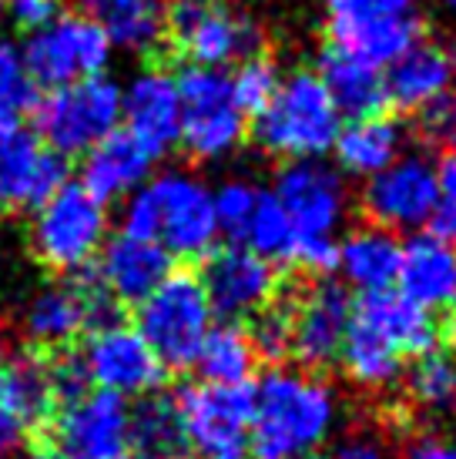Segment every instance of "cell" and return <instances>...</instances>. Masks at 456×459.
<instances>
[{
    "mask_svg": "<svg viewBox=\"0 0 456 459\" xmlns=\"http://www.w3.org/2000/svg\"><path fill=\"white\" fill-rule=\"evenodd\" d=\"M359 202L369 225L417 235L430 225L436 212V165L426 154L403 152L393 165L366 178Z\"/></svg>",
    "mask_w": 456,
    "mask_h": 459,
    "instance_id": "cell-16",
    "label": "cell"
},
{
    "mask_svg": "<svg viewBox=\"0 0 456 459\" xmlns=\"http://www.w3.org/2000/svg\"><path fill=\"white\" fill-rule=\"evenodd\" d=\"M319 81L326 84L332 104L342 117L380 115L386 108V84L382 67L369 65L355 54H346L339 48H326L319 57Z\"/></svg>",
    "mask_w": 456,
    "mask_h": 459,
    "instance_id": "cell-29",
    "label": "cell"
},
{
    "mask_svg": "<svg viewBox=\"0 0 456 459\" xmlns=\"http://www.w3.org/2000/svg\"><path fill=\"white\" fill-rule=\"evenodd\" d=\"M64 185V158L21 121H0V215L34 212Z\"/></svg>",
    "mask_w": 456,
    "mask_h": 459,
    "instance_id": "cell-19",
    "label": "cell"
},
{
    "mask_svg": "<svg viewBox=\"0 0 456 459\" xmlns=\"http://www.w3.org/2000/svg\"><path fill=\"white\" fill-rule=\"evenodd\" d=\"M94 262H98L94 279L101 281L104 292L114 302H131V306H138L145 295H152L171 275V255L165 248L131 231L108 238Z\"/></svg>",
    "mask_w": 456,
    "mask_h": 459,
    "instance_id": "cell-22",
    "label": "cell"
},
{
    "mask_svg": "<svg viewBox=\"0 0 456 459\" xmlns=\"http://www.w3.org/2000/svg\"><path fill=\"white\" fill-rule=\"evenodd\" d=\"M77 13L111 40V48L148 54L165 40L168 0H75Z\"/></svg>",
    "mask_w": 456,
    "mask_h": 459,
    "instance_id": "cell-27",
    "label": "cell"
},
{
    "mask_svg": "<svg viewBox=\"0 0 456 459\" xmlns=\"http://www.w3.org/2000/svg\"><path fill=\"white\" fill-rule=\"evenodd\" d=\"M239 245L252 248L255 255H262L266 262H272V265H292V262H295L299 238H295V229H292L289 215H285L282 204L272 198V192H262L252 218H249V225L241 231Z\"/></svg>",
    "mask_w": 456,
    "mask_h": 459,
    "instance_id": "cell-33",
    "label": "cell"
},
{
    "mask_svg": "<svg viewBox=\"0 0 456 459\" xmlns=\"http://www.w3.org/2000/svg\"><path fill=\"white\" fill-rule=\"evenodd\" d=\"M0 389H4V395L11 399L13 406L21 409V416L31 426L48 420L54 409L61 406L51 362L40 356H21L13 359L11 366H4L0 369Z\"/></svg>",
    "mask_w": 456,
    "mask_h": 459,
    "instance_id": "cell-32",
    "label": "cell"
},
{
    "mask_svg": "<svg viewBox=\"0 0 456 459\" xmlns=\"http://www.w3.org/2000/svg\"><path fill=\"white\" fill-rule=\"evenodd\" d=\"M446 61H450V71H453V81H456V40L446 48Z\"/></svg>",
    "mask_w": 456,
    "mask_h": 459,
    "instance_id": "cell-45",
    "label": "cell"
},
{
    "mask_svg": "<svg viewBox=\"0 0 456 459\" xmlns=\"http://www.w3.org/2000/svg\"><path fill=\"white\" fill-rule=\"evenodd\" d=\"M262 198V188L249 178H225L218 188H212V204H215V221L222 235L241 238V231L252 218L255 204Z\"/></svg>",
    "mask_w": 456,
    "mask_h": 459,
    "instance_id": "cell-38",
    "label": "cell"
},
{
    "mask_svg": "<svg viewBox=\"0 0 456 459\" xmlns=\"http://www.w3.org/2000/svg\"><path fill=\"white\" fill-rule=\"evenodd\" d=\"M329 48L386 67L423 40L419 0H326Z\"/></svg>",
    "mask_w": 456,
    "mask_h": 459,
    "instance_id": "cell-11",
    "label": "cell"
},
{
    "mask_svg": "<svg viewBox=\"0 0 456 459\" xmlns=\"http://www.w3.org/2000/svg\"><path fill=\"white\" fill-rule=\"evenodd\" d=\"M406 148V134L390 115H363L342 121L339 138L332 144V154L339 161L342 175L373 178L376 171L393 165Z\"/></svg>",
    "mask_w": 456,
    "mask_h": 459,
    "instance_id": "cell-28",
    "label": "cell"
},
{
    "mask_svg": "<svg viewBox=\"0 0 456 459\" xmlns=\"http://www.w3.org/2000/svg\"><path fill=\"white\" fill-rule=\"evenodd\" d=\"M198 279L215 319L222 322L252 319L259 308L276 299V265L239 242L212 248Z\"/></svg>",
    "mask_w": 456,
    "mask_h": 459,
    "instance_id": "cell-18",
    "label": "cell"
},
{
    "mask_svg": "<svg viewBox=\"0 0 456 459\" xmlns=\"http://www.w3.org/2000/svg\"><path fill=\"white\" fill-rule=\"evenodd\" d=\"M75 359L84 383L121 399H145L165 383V366L141 339V332L118 319L91 329Z\"/></svg>",
    "mask_w": 456,
    "mask_h": 459,
    "instance_id": "cell-14",
    "label": "cell"
},
{
    "mask_svg": "<svg viewBox=\"0 0 456 459\" xmlns=\"http://www.w3.org/2000/svg\"><path fill=\"white\" fill-rule=\"evenodd\" d=\"M7 13L24 34H31L38 27L51 24L54 17L61 13V4L57 0H7Z\"/></svg>",
    "mask_w": 456,
    "mask_h": 459,
    "instance_id": "cell-43",
    "label": "cell"
},
{
    "mask_svg": "<svg viewBox=\"0 0 456 459\" xmlns=\"http://www.w3.org/2000/svg\"><path fill=\"white\" fill-rule=\"evenodd\" d=\"M406 393L426 416H446L456 406V359L430 349L406 372Z\"/></svg>",
    "mask_w": 456,
    "mask_h": 459,
    "instance_id": "cell-34",
    "label": "cell"
},
{
    "mask_svg": "<svg viewBox=\"0 0 456 459\" xmlns=\"http://www.w3.org/2000/svg\"><path fill=\"white\" fill-rule=\"evenodd\" d=\"M423 131L433 144H440L446 152H456V98L446 94L443 101L423 111Z\"/></svg>",
    "mask_w": 456,
    "mask_h": 459,
    "instance_id": "cell-42",
    "label": "cell"
},
{
    "mask_svg": "<svg viewBox=\"0 0 456 459\" xmlns=\"http://www.w3.org/2000/svg\"><path fill=\"white\" fill-rule=\"evenodd\" d=\"M27 436H31V422L0 389V459H17V453H24Z\"/></svg>",
    "mask_w": 456,
    "mask_h": 459,
    "instance_id": "cell-41",
    "label": "cell"
},
{
    "mask_svg": "<svg viewBox=\"0 0 456 459\" xmlns=\"http://www.w3.org/2000/svg\"><path fill=\"white\" fill-rule=\"evenodd\" d=\"M131 443L138 453L158 459H185L191 453L185 426L178 416L175 395H145L138 409H131Z\"/></svg>",
    "mask_w": 456,
    "mask_h": 459,
    "instance_id": "cell-31",
    "label": "cell"
},
{
    "mask_svg": "<svg viewBox=\"0 0 456 459\" xmlns=\"http://www.w3.org/2000/svg\"><path fill=\"white\" fill-rule=\"evenodd\" d=\"M433 231L456 245V152L436 165V212H433Z\"/></svg>",
    "mask_w": 456,
    "mask_h": 459,
    "instance_id": "cell-39",
    "label": "cell"
},
{
    "mask_svg": "<svg viewBox=\"0 0 456 459\" xmlns=\"http://www.w3.org/2000/svg\"><path fill=\"white\" fill-rule=\"evenodd\" d=\"M450 325H453V332H456V299H453V306H450Z\"/></svg>",
    "mask_w": 456,
    "mask_h": 459,
    "instance_id": "cell-47",
    "label": "cell"
},
{
    "mask_svg": "<svg viewBox=\"0 0 456 459\" xmlns=\"http://www.w3.org/2000/svg\"><path fill=\"white\" fill-rule=\"evenodd\" d=\"M154 158L138 141L114 131L101 144H94L84 161H81V185L88 188L101 204L108 202H125L131 192H138L145 181L152 178Z\"/></svg>",
    "mask_w": 456,
    "mask_h": 459,
    "instance_id": "cell-26",
    "label": "cell"
},
{
    "mask_svg": "<svg viewBox=\"0 0 456 459\" xmlns=\"http://www.w3.org/2000/svg\"><path fill=\"white\" fill-rule=\"evenodd\" d=\"M121 125L154 161L178 148L181 98L178 81L162 67H145L121 88Z\"/></svg>",
    "mask_w": 456,
    "mask_h": 459,
    "instance_id": "cell-20",
    "label": "cell"
},
{
    "mask_svg": "<svg viewBox=\"0 0 456 459\" xmlns=\"http://www.w3.org/2000/svg\"><path fill=\"white\" fill-rule=\"evenodd\" d=\"M342 403L322 376L272 369L252 385L249 459H322L339 429Z\"/></svg>",
    "mask_w": 456,
    "mask_h": 459,
    "instance_id": "cell-1",
    "label": "cell"
},
{
    "mask_svg": "<svg viewBox=\"0 0 456 459\" xmlns=\"http://www.w3.org/2000/svg\"><path fill=\"white\" fill-rule=\"evenodd\" d=\"M382 84H386V104H396L409 115H423L426 108L443 101L456 81L446 61V48L417 40L393 65H386Z\"/></svg>",
    "mask_w": 456,
    "mask_h": 459,
    "instance_id": "cell-24",
    "label": "cell"
},
{
    "mask_svg": "<svg viewBox=\"0 0 456 459\" xmlns=\"http://www.w3.org/2000/svg\"><path fill=\"white\" fill-rule=\"evenodd\" d=\"M31 252L57 275L88 268L108 242V208L84 185H57L31 218Z\"/></svg>",
    "mask_w": 456,
    "mask_h": 459,
    "instance_id": "cell-6",
    "label": "cell"
},
{
    "mask_svg": "<svg viewBox=\"0 0 456 459\" xmlns=\"http://www.w3.org/2000/svg\"><path fill=\"white\" fill-rule=\"evenodd\" d=\"M453 446H456V443H453Z\"/></svg>",
    "mask_w": 456,
    "mask_h": 459,
    "instance_id": "cell-51",
    "label": "cell"
},
{
    "mask_svg": "<svg viewBox=\"0 0 456 459\" xmlns=\"http://www.w3.org/2000/svg\"><path fill=\"white\" fill-rule=\"evenodd\" d=\"M396 459H456V446L443 436H413Z\"/></svg>",
    "mask_w": 456,
    "mask_h": 459,
    "instance_id": "cell-44",
    "label": "cell"
},
{
    "mask_svg": "<svg viewBox=\"0 0 456 459\" xmlns=\"http://www.w3.org/2000/svg\"><path fill=\"white\" fill-rule=\"evenodd\" d=\"M215 312L208 306L202 279L191 272H171L152 295L138 302L135 329L165 369H189L202 349Z\"/></svg>",
    "mask_w": 456,
    "mask_h": 459,
    "instance_id": "cell-8",
    "label": "cell"
},
{
    "mask_svg": "<svg viewBox=\"0 0 456 459\" xmlns=\"http://www.w3.org/2000/svg\"><path fill=\"white\" fill-rule=\"evenodd\" d=\"M399 255H403V242L396 231H386L380 225H359V229L339 235L336 268H339L346 289L373 295L396 285Z\"/></svg>",
    "mask_w": 456,
    "mask_h": 459,
    "instance_id": "cell-25",
    "label": "cell"
},
{
    "mask_svg": "<svg viewBox=\"0 0 456 459\" xmlns=\"http://www.w3.org/2000/svg\"><path fill=\"white\" fill-rule=\"evenodd\" d=\"M0 13H4V0H0Z\"/></svg>",
    "mask_w": 456,
    "mask_h": 459,
    "instance_id": "cell-50",
    "label": "cell"
},
{
    "mask_svg": "<svg viewBox=\"0 0 456 459\" xmlns=\"http://www.w3.org/2000/svg\"><path fill=\"white\" fill-rule=\"evenodd\" d=\"M342 115L316 71L282 74L276 94L255 115L252 141L279 161H322L339 138Z\"/></svg>",
    "mask_w": 456,
    "mask_h": 459,
    "instance_id": "cell-5",
    "label": "cell"
},
{
    "mask_svg": "<svg viewBox=\"0 0 456 459\" xmlns=\"http://www.w3.org/2000/svg\"><path fill=\"white\" fill-rule=\"evenodd\" d=\"M353 316V295L339 281L322 279L292 302V359L303 369H326L339 359L346 325Z\"/></svg>",
    "mask_w": 456,
    "mask_h": 459,
    "instance_id": "cell-21",
    "label": "cell"
},
{
    "mask_svg": "<svg viewBox=\"0 0 456 459\" xmlns=\"http://www.w3.org/2000/svg\"><path fill=\"white\" fill-rule=\"evenodd\" d=\"M4 345H7V339H4V325H0V359H4Z\"/></svg>",
    "mask_w": 456,
    "mask_h": 459,
    "instance_id": "cell-48",
    "label": "cell"
},
{
    "mask_svg": "<svg viewBox=\"0 0 456 459\" xmlns=\"http://www.w3.org/2000/svg\"><path fill=\"white\" fill-rule=\"evenodd\" d=\"M440 322L399 292L359 295L346 325L339 359L346 379L366 393H382L403 379L406 359L436 349Z\"/></svg>",
    "mask_w": 456,
    "mask_h": 459,
    "instance_id": "cell-2",
    "label": "cell"
},
{
    "mask_svg": "<svg viewBox=\"0 0 456 459\" xmlns=\"http://www.w3.org/2000/svg\"><path fill=\"white\" fill-rule=\"evenodd\" d=\"M38 104V84L31 81L21 51L0 44V121H21Z\"/></svg>",
    "mask_w": 456,
    "mask_h": 459,
    "instance_id": "cell-37",
    "label": "cell"
},
{
    "mask_svg": "<svg viewBox=\"0 0 456 459\" xmlns=\"http://www.w3.org/2000/svg\"><path fill=\"white\" fill-rule=\"evenodd\" d=\"M111 295L101 289L98 279H61L38 285L21 306V332L34 349H64L75 339L88 335L114 316Z\"/></svg>",
    "mask_w": 456,
    "mask_h": 459,
    "instance_id": "cell-12",
    "label": "cell"
},
{
    "mask_svg": "<svg viewBox=\"0 0 456 459\" xmlns=\"http://www.w3.org/2000/svg\"><path fill=\"white\" fill-rule=\"evenodd\" d=\"M326 459H396V453L376 429H353L339 443H332Z\"/></svg>",
    "mask_w": 456,
    "mask_h": 459,
    "instance_id": "cell-40",
    "label": "cell"
},
{
    "mask_svg": "<svg viewBox=\"0 0 456 459\" xmlns=\"http://www.w3.org/2000/svg\"><path fill=\"white\" fill-rule=\"evenodd\" d=\"M131 403L121 395L84 389L61 403L54 420L57 459H125L131 453Z\"/></svg>",
    "mask_w": 456,
    "mask_h": 459,
    "instance_id": "cell-17",
    "label": "cell"
},
{
    "mask_svg": "<svg viewBox=\"0 0 456 459\" xmlns=\"http://www.w3.org/2000/svg\"><path fill=\"white\" fill-rule=\"evenodd\" d=\"M165 38L195 67L241 65L262 54V24L235 0H168Z\"/></svg>",
    "mask_w": 456,
    "mask_h": 459,
    "instance_id": "cell-7",
    "label": "cell"
},
{
    "mask_svg": "<svg viewBox=\"0 0 456 459\" xmlns=\"http://www.w3.org/2000/svg\"><path fill=\"white\" fill-rule=\"evenodd\" d=\"M396 285L403 299L426 312L450 308L456 299V245L436 231H417L413 238H406Z\"/></svg>",
    "mask_w": 456,
    "mask_h": 459,
    "instance_id": "cell-23",
    "label": "cell"
},
{
    "mask_svg": "<svg viewBox=\"0 0 456 459\" xmlns=\"http://www.w3.org/2000/svg\"><path fill=\"white\" fill-rule=\"evenodd\" d=\"M111 40L81 13H57L51 24L31 30L21 48L27 74L38 88H64L104 74L111 65Z\"/></svg>",
    "mask_w": 456,
    "mask_h": 459,
    "instance_id": "cell-13",
    "label": "cell"
},
{
    "mask_svg": "<svg viewBox=\"0 0 456 459\" xmlns=\"http://www.w3.org/2000/svg\"><path fill=\"white\" fill-rule=\"evenodd\" d=\"M252 349L259 359L266 362H285L292 359V306L289 302H268L266 308H259L252 316Z\"/></svg>",
    "mask_w": 456,
    "mask_h": 459,
    "instance_id": "cell-35",
    "label": "cell"
},
{
    "mask_svg": "<svg viewBox=\"0 0 456 459\" xmlns=\"http://www.w3.org/2000/svg\"><path fill=\"white\" fill-rule=\"evenodd\" d=\"M121 231L162 245L168 255L205 258L218 248L212 185L191 171H162L125 198Z\"/></svg>",
    "mask_w": 456,
    "mask_h": 459,
    "instance_id": "cell-3",
    "label": "cell"
},
{
    "mask_svg": "<svg viewBox=\"0 0 456 459\" xmlns=\"http://www.w3.org/2000/svg\"><path fill=\"white\" fill-rule=\"evenodd\" d=\"M272 198L282 204L299 238L292 265L312 275H329L349 215L346 175L326 161H289L276 175Z\"/></svg>",
    "mask_w": 456,
    "mask_h": 459,
    "instance_id": "cell-4",
    "label": "cell"
},
{
    "mask_svg": "<svg viewBox=\"0 0 456 459\" xmlns=\"http://www.w3.org/2000/svg\"><path fill=\"white\" fill-rule=\"evenodd\" d=\"M255 356L249 332L239 322H215L195 356V369L212 385H249L255 372Z\"/></svg>",
    "mask_w": 456,
    "mask_h": 459,
    "instance_id": "cell-30",
    "label": "cell"
},
{
    "mask_svg": "<svg viewBox=\"0 0 456 459\" xmlns=\"http://www.w3.org/2000/svg\"><path fill=\"white\" fill-rule=\"evenodd\" d=\"M125 459H158V456H148V453H138V449H131Z\"/></svg>",
    "mask_w": 456,
    "mask_h": 459,
    "instance_id": "cell-46",
    "label": "cell"
},
{
    "mask_svg": "<svg viewBox=\"0 0 456 459\" xmlns=\"http://www.w3.org/2000/svg\"><path fill=\"white\" fill-rule=\"evenodd\" d=\"M228 77H232V91H235V101L241 104V111H245V115H259L268 104V98L276 94V88H279L282 71L272 57L252 54V57H245V61L235 67V74H228Z\"/></svg>",
    "mask_w": 456,
    "mask_h": 459,
    "instance_id": "cell-36",
    "label": "cell"
},
{
    "mask_svg": "<svg viewBox=\"0 0 456 459\" xmlns=\"http://www.w3.org/2000/svg\"><path fill=\"white\" fill-rule=\"evenodd\" d=\"M189 449L202 459H241L252 422V385H185L175 395Z\"/></svg>",
    "mask_w": 456,
    "mask_h": 459,
    "instance_id": "cell-15",
    "label": "cell"
},
{
    "mask_svg": "<svg viewBox=\"0 0 456 459\" xmlns=\"http://www.w3.org/2000/svg\"><path fill=\"white\" fill-rule=\"evenodd\" d=\"M178 81L181 98V138L178 144L195 161H225L249 134V115L232 91V77L218 67L189 65Z\"/></svg>",
    "mask_w": 456,
    "mask_h": 459,
    "instance_id": "cell-10",
    "label": "cell"
},
{
    "mask_svg": "<svg viewBox=\"0 0 456 459\" xmlns=\"http://www.w3.org/2000/svg\"><path fill=\"white\" fill-rule=\"evenodd\" d=\"M38 138L57 158H84L121 125V84L94 74L48 91L38 101Z\"/></svg>",
    "mask_w": 456,
    "mask_h": 459,
    "instance_id": "cell-9",
    "label": "cell"
},
{
    "mask_svg": "<svg viewBox=\"0 0 456 459\" xmlns=\"http://www.w3.org/2000/svg\"><path fill=\"white\" fill-rule=\"evenodd\" d=\"M443 7H446V11H453V13H456V0H443Z\"/></svg>",
    "mask_w": 456,
    "mask_h": 459,
    "instance_id": "cell-49",
    "label": "cell"
}]
</instances>
